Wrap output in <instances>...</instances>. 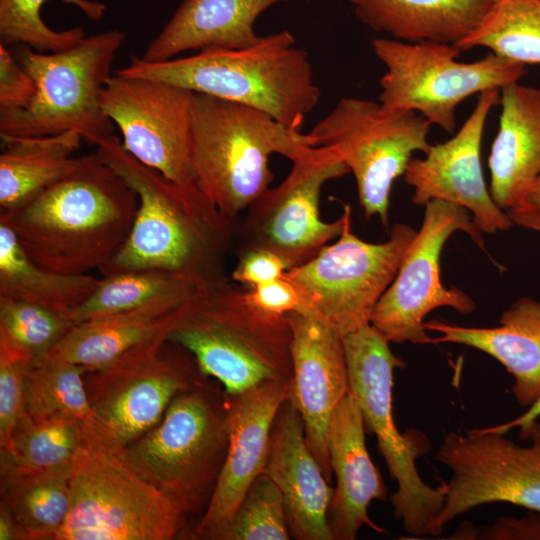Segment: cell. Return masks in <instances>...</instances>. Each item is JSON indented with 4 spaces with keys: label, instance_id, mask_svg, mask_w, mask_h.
Returning a JSON list of instances; mask_svg holds the SVG:
<instances>
[{
    "label": "cell",
    "instance_id": "1f68e13d",
    "mask_svg": "<svg viewBox=\"0 0 540 540\" xmlns=\"http://www.w3.org/2000/svg\"><path fill=\"white\" fill-rule=\"evenodd\" d=\"M487 48L505 60L540 65V0H492L479 25L459 44Z\"/></svg>",
    "mask_w": 540,
    "mask_h": 540
},
{
    "label": "cell",
    "instance_id": "5b68a950",
    "mask_svg": "<svg viewBox=\"0 0 540 540\" xmlns=\"http://www.w3.org/2000/svg\"><path fill=\"white\" fill-rule=\"evenodd\" d=\"M313 147L309 134L285 127L255 108L195 93L192 161L196 184L227 218L237 221L269 187V158L290 161Z\"/></svg>",
    "mask_w": 540,
    "mask_h": 540
},
{
    "label": "cell",
    "instance_id": "6da1fadb",
    "mask_svg": "<svg viewBox=\"0 0 540 540\" xmlns=\"http://www.w3.org/2000/svg\"><path fill=\"white\" fill-rule=\"evenodd\" d=\"M138 196L99 155L78 158L64 177L17 207L0 212L39 266L63 274L101 270L132 230Z\"/></svg>",
    "mask_w": 540,
    "mask_h": 540
},
{
    "label": "cell",
    "instance_id": "3957f363",
    "mask_svg": "<svg viewBox=\"0 0 540 540\" xmlns=\"http://www.w3.org/2000/svg\"><path fill=\"white\" fill-rule=\"evenodd\" d=\"M115 73L240 103L297 131L321 97L309 53L296 46L288 30L260 36L255 44L241 49H208L160 62L133 55Z\"/></svg>",
    "mask_w": 540,
    "mask_h": 540
},
{
    "label": "cell",
    "instance_id": "bcb514c9",
    "mask_svg": "<svg viewBox=\"0 0 540 540\" xmlns=\"http://www.w3.org/2000/svg\"><path fill=\"white\" fill-rule=\"evenodd\" d=\"M517 208L540 211V178L533 184Z\"/></svg>",
    "mask_w": 540,
    "mask_h": 540
},
{
    "label": "cell",
    "instance_id": "ab89813d",
    "mask_svg": "<svg viewBox=\"0 0 540 540\" xmlns=\"http://www.w3.org/2000/svg\"><path fill=\"white\" fill-rule=\"evenodd\" d=\"M36 84L16 58L0 43V111L27 107L36 95Z\"/></svg>",
    "mask_w": 540,
    "mask_h": 540
},
{
    "label": "cell",
    "instance_id": "8992f818",
    "mask_svg": "<svg viewBox=\"0 0 540 540\" xmlns=\"http://www.w3.org/2000/svg\"><path fill=\"white\" fill-rule=\"evenodd\" d=\"M350 392L355 396L389 474L397 483L391 495L393 514L415 537L440 536L438 525L447 492L446 483L433 488L418 473L416 460L431 445L419 430L401 433L393 417V373L405 362L393 354L389 342L370 324L343 337Z\"/></svg>",
    "mask_w": 540,
    "mask_h": 540
},
{
    "label": "cell",
    "instance_id": "d4e9b609",
    "mask_svg": "<svg viewBox=\"0 0 540 540\" xmlns=\"http://www.w3.org/2000/svg\"><path fill=\"white\" fill-rule=\"evenodd\" d=\"M290 0H183L142 55L148 62L186 51L241 49L260 36L255 22L268 8Z\"/></svg>",
    "mask_w": 540,
    "mask_h": 540
},
{
    "label": "cell",
    "instance_id": "ac0fdd59",
    "mask_svg": "<svg viewBox=\"0 0 540 540\" xmlns=\"http://www.w3.org/2000/svg\"><path fill=\"white\" fill-rule=\"evenodd\" d=\"M500 89L478 94L474 109L454 136L430 145L423 158H412L404 173L413 188L412 202L425 206L433 200L465 208L485 233L508 231L514 223L494 202L486 185L481 145L491 109L499 103Z\"/></svg>",
    "mask_w": 540,
    "mask_h": 540
},
{
    "label": "cell",
    "instance_id": "b9f144b4",
    "mask_svg": "<svg viewBox=\"0 0 540 540\" xmlns=\"http://www.w3.org/2000/svg\"><path fill=\"white\" fill-rule=\"evenodd\" d=\"M237 254L238 262L230 279L246 288L281 278L289 270L281 257L264 249L238 251Z\"/></svg>",
    "mask_w": 540,
    "mask_h": 540
},
{
    "label": "cell",
    "instance_id": "ba28073f",
    "mask_svg": "<svg viewBox=\"0 0 540 540\" xmlns=\"http://www.w3.org/2000/svg\"><path fill=\"white\" fill-rule=\"evenodd\" d=\"M186 515L84 423L72 462L69 511L55 540H169Z\"/></svg>",
    "mask_w": 540,
    "mask_h": 540
},
{
    "label": "cell",
    "instance_id": "4fadbf2b",
    "mask_svg": "<svg viewBox=\"0 0 540 540\" xmlns=\"http://www.w3.org/2000/svg\"><path fill=\"white\" fill-rule=\"evenodd\" d=\"M198 371L193 355L162 333L86 373L91 417L85 424L125 447L156 426L179 393L197 385Z\"/></svg>",
    "mask_w": 540,
    "mask_h": 540
},
{
    "label": "cell",
    "instance_id": "7c38bea8",
    "mask_svg": "<svg viewBox=\"0 0 540 540\" xmlns=\"http://www.w3.org/2000/svg\"><path fill=\"white\" fill-rule=\"evenodd\" d=\"M342 212L344 226L338 239L284 276L300 289L308 310L343 338L370 324L417 230L395 223L386 241L370 243L353 233L351 206L344 205Z\"/></svg>",
    "mask_w": 540,
    "mask_h": 540
},
{
    "label": "cell",
    "instance_id": "d590c367",
    "mask_svg": "<svg viewBox=\"0 0 540 540\" xmlns=\"http://www.w3.org/2000/svg\"><path fill=\"white\" fill-rule=\"evenodd\" d=\"M74 326L66 313L0 295V345L36 362Z\"/></svg>",
    "mask_w": 540,
    "mask_h": 540
},
{
    "label": "cell",
    "instance_id": "83f0119b",
    "mask_svg": "<svg viewBox=\"0 0 540 540\" xmlns=\"http://www.w3.org/2000/svg\"><path fill=\"white\" fill-rule=\"evenodd\" d=\"M182 309H143L83 321L48 355L79 365L87 373L98 371L132 348L168 332Z\"/></svg>",
    "mask_w": 540,
    "mask_h": 540
},
{
    "label": "cell",
    "instance_id": "e575fe53",
    "mask_svg": "<svg viewBox=\"0 0 540 540\" xmlns=\"http://www.w3.org/2000/svg\"><path fill=\"white\" fill-rule=\"evenodd\" d=\"M48 0H0L1 44H23L38 52H57L79 43L85 31L79 27L56 31L47 26L40 11ZM81 10L90 20L100 21L106 5L94 0H61Z\"/></svg>",
    "mask_w": 540,
    "mask_h": 540
},
{
    "label": "cell",
    "instance_id": "4316f807",
    "mask_svg": "<svg viewBox=\"0 0 540 540\" xmlns=\"http://www.w3.org/2000/svg\"><path fill=\"white\" fill-rule=\"evenodd\" d=\"M164 269H138L102 276L89 298L66 315L74 325L97 317L143 309L176 311L225 281Z\"/></svg>",
    "mask_w": 540,
    "mask_h": 540
},
{
    "label": "cell",
    "instance_id": "836d02e7",
    "mask_svg": "<svg viewBox=\"0 0 540 540\" xmlns=\"http://www.w3.org/2000/svg\"><path fill=\"white\" fill-rule=\"evenodd\" d=\"M83 367L47 355L33 362L26 377L25 413L34 418L91 417Z\"/></svg>",
    "mask_w": 540,
    "mask_h": 540
},
{
    "label": "cell",
    "instance_id": "60d3db41",
    "mask_svg": "<svg viewBox=\"0 0 540 540\" xmlns=\"http://www.w3.org/2000/svg\"><path fill=\"white\" fill-rule=\"evenodd\" d=\"M246 289L250 302L266 313L286 316L308 310L300 289L285 276Z\"/></svg>",
    "mask_w": 540,
    "mask_h": 540
},
{
    "label": "cell",
    "instance_id": "9a60e30c",
    "mask_svg": "<svg viewBox=\"0 0 540 540\" xmlns=\"http://www.w3.org/2000/svg\"><path fill=\"white\" fill-rule=\"evenodd\" d=\"M285 179L269 187L237 223L238 251L264 249L281 257L289 269L299 266L336 238L344 214L332 222L320 218L323 186L344 176L348 167L336 150L313 146L293 159Z\"/></svg>",
    "mask_w": 540,
    "mask_h": 540
},
{
    "label": "cell",
    "instance_id": "8fae6325",
    "mask_svg": "<svg viewBox=\"0 0 540 540\" xmlns=\"http://www.w3.org/2000/svg\"><path fill=\"white\" fill-rule=\"evenodd\" d=\"M431 124L409 110L384 111L368 99L344 97L308 133L313 146L338 152L355 178L365 217L388 225L390 196L416 151L429 150Z\"/></svg>",
    "mask_w": 540,
    "mask_h": 540
},
{
    "label": "cell",
    "instance_id": "603a6c76",
    "mask_svg": "<svg viewBox=\"0 0 540 540\" xmlns=\"http://www.w3.org/2000/svg\"><path fill=\"white\" fill-rule=\"evenodd\" d=\"M499 127L488 158L489 191L499 208L521 205L540 178V87L500 88Z\"/></svg>",
    "mask_w": 540,
    "mask_h": 540
},
{
    "label": "cell",
    "instance_id": "ffe728a7",
    "mask_svg": "<svg viewBox=\"0 0 540 540\" xmlns=\"http://www.w3.org/2000/svg\"><path fill=\"white\" fill-rule=\"evenodd\" d=\"M224 395L229 443L196 527V534L203 537L231 518L253 482L265 472L272 426L281 405L289 399L290 381L264 382L237 395Z\"/></svg>",
    "mask_w": 540,
    "mask_h": 540
},
{
    "label": "cell",
    "instance_id": "30bf717a",
    "mask_svg": "<svg viewBox=\"0 0 540 540\" xmlns=\"http://www.w3.org/2000/svg\"><path fill=\"white\" fill-rule=\"evenodd\" d=\"M373 52L386 67L379 81L384 111L409 110L452 133L456 110L468 97L519 81L526 66L489 52L473 62L458 61L462 51L441 42L375 38Z\"/></svg>",
    "mask_w": 540,
    "mask_h": 540
},
{
    "label": "cell",
    "instance_id": "cb8c5ba5",
    "mask_svg": "<svg viewBox=\"0 0 540 540\" xmlns=\"http://www.w3.org/2000/svg\"><path fill=\"white\" fill-rule=\"evenodd\" d=\"M495 327H465L437 319L424 322L439 333L433 344L455 343L482 351L513 376L512 393L523 407L540 396V301L521 297L506 308Z\"/></svg>",
    "mask_w": 540,
    "mask_h": 540
},
{
    "label": "cell",
    "instance_id": "f546056e",
    "mask_svg": "<svg viewBox=\"0 0 540 540\" xmlns=\"http://www.w3.org/2000/svg\"><path fill=\"white\" fill-rule=\"evenodd\" d=\"M99 280L89 273L63 274L39 266L0 222V295L68 313L89 298Z\"/></svg>",
    "mask_w": 540,
    "mask_h": 540
},
{
    "label": "cell",
    "instance_id": "f1b7e54d",
    "mask_svg": "<svg viewBox=\"0 0 540 540\" xmlns=\"http://www.w3.org/2000/svg\"><path fill=\"white\" fill-rule=\"evenodd\" d=\"M0 212L11 210L68 174L79 157L82 137L75 131L1 138Z\"/></svg>",
    "mask_w": 540,
    "mask_h": 540
},
{
    "label": "cell",
    "instance_id": "44dd1931",
    "mask_svg": "<svg viewBox=\"0 0 540 540\" xmlns=\"http://www.w3.org/2000/svg\"><path fill=\"white\" fill-rule=\"evenodd\" d=\"M279 488L291 535L299 540H332L329 486L305 438L302 418L289 400L274 420L264 472Z\"/></svg>",
    "mask_w": 540,
    "mask_h": 540
},
{
    "label": "cell",
    "instance_id": "d6986e66",
    "mask_svg": "<svg viewBox=\"0 0 540 540\" xmlns=\"http://www.w3.org/2000/svg\"><path fill=\"white\" fill-rule=\"evenodd\" d=\"M292 331L289 401L300 414L306 443L329 482L328 433L334 411L350 392L343 338L310 310L286 315Z\"/></svg>",
    "mask_w": 540,
    "mask_h": 540
},
{
    "label": "cell",
    "instance_id": "d6a6232c",
    "mask_svg": "<svg viewBox=\"0 0 540 540\" xmlns=\"http://www.w3.org/2000/svg\"><path fill=\"white\" fill-rule=\"evenodd\" d=\"M84 422L70 418H34L24 413L1 449V470L34 472L73 462L83 440Z\"/></svg>",
    "mask_w": 540,
    "mask_h": 540
},
{
    "label": "cell",
    "instance_id": "74e56055",
    "mask_svg": "<svg viewBox=\"0 0 540 540\" xmlns=\"http://www.w3.org/2000/svg\"><path fill=\"white\" fill-rule=\"evenodd\" d=\"M33 362L0 345V446L6 449L25 413L26 377Z\"/></svg>",
    "mask_w": 540,
    "mask_h": 540
},
{
    "label": "cell",
    "instance_id": "4dcf8cb0",
    "mask_svg": "<svg viewBox=\"0 0 540 540\" xmlns=\"http://www.w3.org/2000/svg\"><path fill=\"white\" fill-rule=\"evenodd\" d=\"M72 463L34 472L1 470V502L22 540H55L70 506Z\"/></svg>",
    "mask_w": 540,
    "mask_h": 540
},
{
    "label": "cell",
    "instance_id": "7bdbcfd3",
    "mask_svg": "<svg viewBox=\"0 0 540 540\" xmlns=\"http://www.w3.org/2000/svg\"><path fill=\"white\" fill-rule=\"evenodd\" d=\"M540 418V396L536 401L527 407L526 411L516 418L498 425L486 427L487 429L500 433H507L514 428L524 427Z\"/></svg>",
    "mask_w": 540,
    "mask_h": 540
},
{
    "label": "cell",
    "instance_id": "f6af8a7d",
    "mask_svg": "<svg viewBox=\"0 0 540 540\" xmlns=\"http://www.w3.org/2000/svg\"><path fill=\"white\" fill-rule=\"evenodd\" d=\"M0 540H22L13 515L2 502L0 505Z\"/></svg>",
    "mask_w": 540,
    "mask_h": 540
},
{
    "label": "cell",
    "instance_id": "277c9868",
    "mask_svg": "<svg viewBox=\"0 0 540 540\" xmlns=\"http://www.w3.org/2000/svg\"><path fill=\"white\" fill-rule=\"evenodd\" d=\"M230 280L184 306L167 340L188 350L201 374L217 379L226 395L264 382L290 381L292 331L287 317L258 309L247 289Z\"/></svg>",
    "mask_w": 540,
    "mask_h": 540
},
{
    "label": "cell",
    "instance_id": "f35d334b",
    "mask_svg": "<svg viewBox=\"0 0 540 540\" xmlns=\"http://www.w3.org/2000/svg\"><path fill=\"white\" fill-rule=\"evenodd\" d=\"M452 536L451 539L540 540V511L529 510L521 517H501L484 528L462 523Z\"/></svg>",
    "mask_w": 540,
    "mask_h": 540
},
{
    "label": "cell",
    "instance_id": "5bb4252c",
    "mask_svg": "<svg viewBox=\"0 0 540 540\" xmlns=\"http://www.w3.org/2000/svg\"><path fill=\"white\" fill-rule=\"evenodd\" d=\"M457 231L466 233L486 252L483 232L468 210L441 200L425 205L420 229L371 316V325L389 343L433 344L424 327L425 317L431 311L450 307L466 315L476 309L470 296L455 286L445 287L441 281V253Z\"/></svg>",
    "mask_w": 540,
    "mask_h": 540
},
{
    "label": "cell",
    "instance_id": "52a82bcc",
    "mask_svg": "<svg viewBox=\"0 0 540 540\" xmlns=\"http://www.w3.org/2000/svg\"><path fill=\"white\" fill-rule=\"evenodd\" d=\"M126 35L110 29L85 36L57 52H38L28 46L16 59L36 84V95L25 108L0 111L1 138L44 136L75 131L97 145L113 134L112 120L101 105L114 58Z\"/></svg>",
    "mask_w": 540,
    "mask_h": 540
},
{
    "label": "cell",
    "instance_id": "ee69618b",
    "mask_svg": "<svg viewBox=\"0 0 540 540\" xmlns=\"http://www.w3.org/2000/svg\"><path fill=\"white\" fill-rule=\"evenodd\" d=\"M507 214L514 224L540 233V211L514 208Z\"/></svg>",
    "mask_w": 540,
    "mask_h": 540
},
{
    "label": "cell",
    "instance_id": "484cf974",
    "mask_svg": "<svg viewBox=\"0 0 540 540\" xmlns=\"http://www.w3.org/2000/svg\"><path fill=\"white\" fill-rule=\"evenodd\" d=\"M357 18L404 42L459 44L481 22L492 0H349Z\"/></svg>",
    "mask_w": 540,
    "mask_h": 540
},
{
    "label": "cell",
    "instance_id": "7402d4cb",
    "mask_svg": "<svg viewBox=\"0 0 540 540\" xmlns=\"http://www.w3.org/2000/svg\"><path fill=\"white\" fill-rule=\"evenodd\" d=\"M365 422L355 396L349 392L333 413L328 450L336 488L328 512L333 540H354L363 525L383 533L368 515L373 500L385 501L387 487L371 461L365 443Z\"/></svg>",
    "mask_w": 540,
    "mask_h": 540
},
{
    "label": "cell",
    "instance_id": "e0dca14e",
    "mask_svg": "<svg viewBox=\"0 0 540 540\" xmlns=\"http://www.w3.org/2000/svg\"><path fill=\"white\" fill-rule=\"evenodd\" d=\"M194 94L167 82L115 73L102 92L101 105L121 131L129 154L177 184L197 186L192 161Z\"/></svg>",
    "mask_w": 540,
    "mask_h": 540
},
{
    "label": "cell",
    "instance_id": "2e32d148",
    "mask_svg": "<svg viewBox=\"0 0 540 540\" xmlns=\"http://www.w3.org/2000/svg\"><path fill=\"white\" fill-rule=\"evenodd\" d=\"M519 430L520 439L529 445H518L486 427L443 438L434 456L451 472L438 519L442 529L485 504L502 502L540 511V421Z\"/></svg>",
    "mask_w": 540,
    "mask_h": 540
},
{
    "label": "cell",
    "instance_id": "7a4b0ae2",
    "mask_svg": "<svg viewBox=\"0 0 540 540\" xmlns=\"http://www.w3.org/2000/svg\"><path fill=\"white\" fill-rule=\"evenodd\" d=\"M96 153L136 192L138 209L130 235L102 276L138 269H164L228 278L224 257L237 223L224 216L197 186L177 184L141 163L114 134Z\"/></svg>",
    "mask_w": 540,
    "mask_h": 540
},
{
    "label": "cell",
    "instance_id": "9c48e42d",
    "mask_svg": "<svg viewBox=\"0 0 540 540\" xmlns=\"http://www.w3.org/2000/svg\"><path fill=\"white\" fill-rule=\"evenodd\" d=\"M229 443L225 398L196 385L179 393L161 421L125 447L122 460L186 514L217 478Z\"/></svg>",
    "mask_w": 540,
    "mask_h": 540
},
{
    "label": "cell",
    "instance_id": "8d00e7d4",
    "mask_svg": "<svg viewBox=\"0 0 540 540\" xmlns=\"http://www.w3.org/2000/svg\"><path fill=\"white\" fill-rule=\"evenodd\" d=\"M282 494L265 474L251 485L231 518L210 532L206 538L215 540H288Z\"/></svg>",
    "mask_w": 540,
    "mask_h": 540
}]
</instances>
